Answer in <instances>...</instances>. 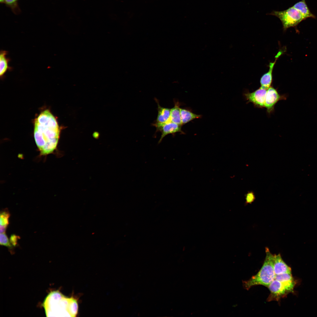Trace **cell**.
Instances as JSON below:
<instances>
[{"instance_id": "cell-10", "label": "cell", "mask_w": 317, "mask_h": 317, "mask_svg": "<svg viewBox=\"0 0 317 317\" xmlns=\"http://www.w3.org/2000/svg\"><path fill=\"white\" fill-rule=\"evenodd\" d=\"M282 54L281 51L278 53L275 57V60L274 62H270L269 65V69L268 72L264 74L261 77L260 80V87L268 90L271 86L272 80V71L274 66L276 60Z\"/></svg>"}, {"instance_id": "cell-8", "label": "cell", "mask_w": 317, "mask_h": 317, "mask_svg": "<svg viewBox=\"0 0 317 317\" xmlns=\"http://www.w3.org/2000/svg\"><path fill=\"white\" fill-rule=\"evenodd\" d=\"M152 124L156 128V131H160L161 133V136L158 144L160 143L163 139L168 134L178 132H182L181 125L170 121L163 123L155 122Z\"/></svg>"}, {"instance_id": "cell-15", "label": "cell", "mask_w": 317, "mask_h": 317, "mask_svg": "<svg viewBox=\"0 0 317 317\" xmlns=\"http://www.w3.org/2000/svg\"><path fill=\"white\" fill-rule=\"evenodd\" d=\"M174 107L171 109L170 121L182 125L181 116L180 105L178 102H175Z\"/></svg>"}, {"instance_id": "cell-4", "label": "cell", "mask_w": 317, "mask_h": 317, "mask_svg": "<svg viewBox=\"0 0 317 317\" xmlns=\"http://www.w3.org/2000/svg\"><path fill=\"white\" fill-rule=\"evenodd\" d=\"M269 14L277 17L281 21L284 31L296 26L305 19L301 13L293 6L282 11H273Z\"/></svg>"}, {"instance_id": "cell-13", "label": "cell", "mask_w": 317, "mask_h": 317, "mask_svg": "<svg viewBox=\"0 0 317 317\" xmlns=\"http://www.w3.org/2000/svg\"><path fill=\"white\" fill-rule=\"evenodd\" d=\"M275 279L282 282L289 290L293 291L295 284L291 273L276 275Z\"/></svg>"}, {"instance_id": "cell-16", "label": "cell", "mask_w": 317, "mask_h": 317, "mask_svg": "<svg viewBox=\"0 0 317 317\" xmlns=\"http://www.w3.org/2000/svg\"><path fill=\"white\" fill-rule=\"evenodd\" d=\"M180 110L182 125L201 117L200 115L195 114L188 110L180 108Z\"/></svg>"}, {"instance_id": "cell-11", "label": "cell", "mask_w": 317, "mask_h": 317, "mask_svg": "<svg viewBox=\"0 0 317 317\" xmlns=\"http://www.w3.org/2000/svg\"><path fill=\"white\" fill-rule=\"evenodd\" d=\"M8 54V52L5 50H1L0 52V77L1 79H3L6 73L8 71H11L13 69L9 65L11 59L7 57Z\"/></svg>"}, {"instance_id": "cell-18", "label": "cell", "mask_w": 317, "mask_h": 317, "mask_svg": "<svg viewBox=\"0 0 317 317\" xmlns=\"http://www.w3.org/2000/svg\"><path fill=\"white\" fill-rule=\"evenodd\" d=\"M0 244L1 245L6 246L10 249L12 248L13 247L5 233H0Z\"/></svg>"}, {"instance_id": "cell-7", "label": "cell", "mask_w": 317, "mask_h": 317, "mask_svg": "<svg viewBox=\"0 0 317 317\" xmlns=\"http://www.w3.org/2000/svg\"><path fill=\"white\" fill-rule=\"evenodd\" d=\"M267 90L260 87L255 91L244 94L247 103H252L254 106L258 108L264 107V104Z\"/></svg>"}, {"instance_id": "cell-19", "label": "cell", "mask_w": 317, "mask_h": 317, "mask_svg": "<svg viewBox=\"0 0 317 317\" xmlns=\"http://www.w3.org/2000/svg\"><path fill=\"white\" fill-rule=\"evenodd\" d=\"M255 199L254 192L252 191H249L245 195V203L246 204H251Z\"/></svg>"}, {"instance_id": "cell-6", "label": "cell", "mask_w": 317, "mask_h": 317, "mask_svg": "<svg viewBox=\"0 0 317 317\" xmlns=\"http://www.w3.org/2000/svg\"><path fill=\"white\" fill-rule=\"evenodd\" d=\"M286 99L285 95H280L276 89L272 87H270L267 90L264 104L267 113L270 114L274 111V106L279 101Z\"/></svg>"}, {"instance_id": "cell-3", "label": "cell", "mask_w": 317, "mask_h": 317, "mask_svg": "<svg viewBox=\"0 0 317 317\" xmlns=\"http://www.w3.org/2000/svg\"><path fill=\"white\" fill-rule=\"evenodd\" d=\"M266 256L263 264L258 272L249 279L243 281L245 289L249 290L252 286L262 285L267 287L275 279V274L273 267V255L266 248Z\"/></svg>"}, {"instance_id": "cell-2", "label": "cell", "mask_w": 317, "mask_h": 317, "mask_svg": "<svg viewBox=\"0 0 317 317\" xmlns=\"http://www.w3.org/2000/svg\"><path fill=\"white\" fill-rule=\"evenodd\" d=\"M74 299L67 298L58 291L51 292L43 304L46 316H71L70 307Z\"/></svg>"}, {"instance_id": "cell-21", "label": "cell", "mask_w": 317, "mask_h": 317, "mask_svg": "<svg viewBox=\"0 0 317 317\" xmlns=\"http://www.w3.org/2000/svg\"><path fill=\"white\" fill-rule=\"evenodd\" d=\"M20 237L15 234H12L11 236L9 241L11 245L13 247H16L18 244V240Z\"/></svg>"}, {"instance_id": "cell-12", "label": "cell", "mask_w": 317, "mask_h": 317, "mask_svg": "<svg viewBox=\"0 0 317 317\" xmlns=\"http://www.w3.org/2000/svg\"><path fill=\"white\" fill-rule=\"evenodd\" d=\"M155 100L158 106V114L155 122L163 123L170 121L171 109L161 107L158 100L156 98Z\"/></svg>"}, {"instance_id": "cell-5", "label": "cell", "mask_w": 317, "mask_h": 317, "mask_svg": "<svg viewBox=\"0 0 317 317\" xmlns=\"http://www.w3.org/2000/svg\"><path fill=\"white\" fill-rule=\"evenodd\" d=\"M267 288L270 292L267 300L268 301H279L281 298L289 292L282 283L275 279L270 283Z\"/></svg>"}, {"instance_id": "cell-17", "label": "cell", "mask_w": 317, "mask_h": 317, "mask_svg": "<svg viewBox=\"0 0 317 317\" xmlns=\"http://www.w3.org/2000/svg\"><path fill=\"white\" fill-rule=\"evenodd\" d=\"M10 214L7 210L1 211L0 214V225L7 227L9 224Z\"/></svg>"}, {"instance_id": "cell-22", "label": "cell", "mask_w": 317, "mask_h": 317, "mask_svg": "<svg viewBox=\"0 0 317 317\" xmlns=\"http://www.w3.org/2000/svg\"><path fill=\"white\" fill-rule=\"evenodd\" d=\"M7 227L4 226H0V233H5Z\"/></svg>"}, {"instance_id": "cell-23", "label": "cell", "mask_w": 317, "mask_h": 317, "mask_svg": "<svg viewBox=\"0 0 317 317\" xmlns=\"http://www.w3.org/2000/svg\"><path fill=\"white\" fill-rule=\"evenodd\" d=\"M0 1L1 3H3L5 2V0H0Z\"/></svg>"}, {"instance_id": "cell-9", "label": "cell", "mask_w": 317, "mask_h": 317, "mask_svg": "<svg viewBox=\"0 0 317 317\" xmlns=\"http://www.w3.org/2000/svg\"><path fill=\"white\" fill-rule=\"evenodd\" d=\"M273 267L275 275L291 273V269L284 262L281 254L273 255Z\"/></svg>"}, {"instance_id": "cell-14", "label": "cell", "mask_w": 317, "mask_h": 317, "mask_svg": "<svg viewBox=\"0 0 317 317\" xmlns=\"http://www.w3.org/2000/svg\"><path fill=\"white\" fill-rule=\"evenodd\" d=\"M293 6L298 10L305 19L308 18H315L316 17L310 11L305 0H302L296 3Z\"/></svg>"}, {"instance_id": "cell-20", "label": "cell", "mask_w": 317, "mask_h": 317, "mask_svg": "<svg viewBox=\"0 0 317 317\" xmlns=\"http://www.w3.org/2000/svg\"><path fill=\"white\" fill-rule=\"evenodd\" d=\"M18 0H5V2L9 6L12 10L15 12L18 10V7L17 4V1Z\"/></svg>"}, {"instance_id": "cell-1", "label": "cell", "mask_w": 317, "mask_h": 317, "mask_svg": "<svg viewBox=\"0 0 317 317\" xmlns=\"http://www.w3.org/2000/svg\"><path fill=\"white\" fill-rule=\"evenodd\" d=\"M60 132L57 120L49 110L42 111L35 118L33 136L40 156L54 153L57 148Z\"/></svg>"}]
</instances>
